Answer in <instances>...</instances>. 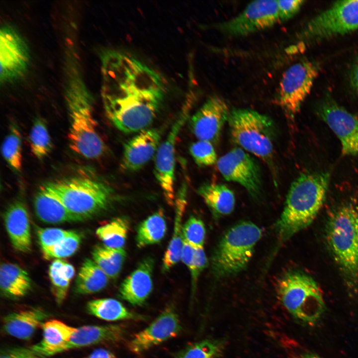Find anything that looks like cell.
<instances>
[{"label": "cell", "instance_id": "cell-35", "mask_svg": "<svg viewBox=\"0 0 358 358\" xmlns=\"http://www.w3.org/2000/svg\"><path fill=\"white\" fill-rule=\"evenodd\" d=\"M223 347L222 341L205 339L185 347L178 353L176 358H215Z\"/></svg>", "mask_w": 358, "mask_h": 358}, {"label": "cell", "instance_id": "cell-5", "mask_svg": "<svg viewBox=\"0 0 358 358\" xmlns=\"http://www.w3.org/2000/svg\"><path fill=\"white\" fill-rule=\"evenodd\" d=\"M262 231L250 221L239 223L223 235L211 257V269L217 278L236 274L246 268Z\"/></svg>", "mask_w": 358, "mask_h": 358}, {"label": "cell", "instance_id": "cell-30", "mask_svg": "<svg viewBox=\"0 0 358 358\" xmlns=\"http://www.w3.org/2000/svg\"><path fill=\"white\" fill-rule=\"evenodd\" d=\"M75 272L73 265L63 259L54 260L49 266L52 292L58 304H61L65 299Z\"/></svg>", "mask_w": 358, "mask_h": 358}, {"label": "cell", "instance_id": "cell-9", "mask_svg": "<svg viewBox=\"0 0 358 358\" xmlns=\"http://www.w3.org/2000/svg\"><path fill=\"white\" fill-rule=\"evenodd\" d=\"M358 29V0H341L312 18L301 32L304 40L317 41Z\"/></svg>", "mask_w": 358, "mask_h": 358}, {"label": "cell", "instance_id": "cell-6", "mask_svg": "<svg viewBox=\"0 0 358 358\" xmlns=\"http://www.w3.org/2000/svg\"><path fill=\"white\" fill-rule=\"evenodd\" d=\"M277 287L281 302L295 318L313 325L322 316L326 309L322 292L309 275L291 270L279 280Z\"/></svg>", "mask_w": 358, "mask_h": 358}, {"label": "cell", "instance_id": "cell-23", "mask_svg": "<svg viewBox=\"0 0 358 358\" xmlns=\"http://www.w3.org/2000/svg\"><path fill=\"white\" fill-rule=\"evenodd\" d=\"M41 327L42 340L30 348L41 358L60 353L62 348L70 341L77 329L56 319L47 321Z\"/></svg>", "mask_w": 358, "mask_h": 358}, {"label": "cell", "instance_id": "cell-29", "mask_svg": "<svg viewBox=\"0 0 358 358\" xmlns=\"http://www.w3.org/2000/svg\"><path fill=\"white\" fill-rule=\"evenodd\" d=\"M167 223L163 210L148 216L139 225L136 235V244L139 248L159 243L167 231Z\"/></svg>", "mask_w": 358, "mask_h": 358}, {"label": "cell", "instance_id": "cell-40", "mask_svg": "<svg viewBox=\"0 0 358 358\" xmlns=\"http://www.w3.org/2000/svg\"><path fill=\"white\" fill-rule=\"evenodd\" d=\"M277 1L279 22H284L294 16L305 2L302 0Z\"/></svg>", "mask_w": 358, "mask_h": 358}, {"label": "cell", "instance_id": "cell-28", "mask_svg": "<svg viewBox=\"0 0 358 358\" xmlns=\"http://www.w3.org/2000/svg\"><path fill=\"white\" fill-rule=\"evenodd\" d=\"M87 309L91 315L108 321L146 319L144 316L129 311L120 302L113 298L90 300L87 303Z\"/></svg>", "mask_w": 358, "mask_h": 358}, {"label": "cell", "instance_id": "cell-1", "mask_svg": "<svg viewBox=\"0 0 358 358\" xmlns=\"http://www.w3.org/2000/svg\"><path fill=\"white\" fill-rule=\"evenodd\" d=\"M101 90L106 115L126 133L145 129L155 119L165 95L163 81L152 68L122 52L102 56Z\"/></svg>", "mask_w": 358, "mask_h": 358}, {"label": "cell", "instance_id": "cell-20", "mask_svg": "<svg viewBox=\"0 0 358 358\" xmlns=\"http://www.w3.org/2000/svg\"><path fill=\"white\" fill-rule=\"evenodd\" d=\"M125 334V330L120 325L83 326L76 329L60 353L94 345L118 342L123 339Z\"/></svg>", "mask_w": 358, "mask_h": 358}, {"label": "cell", "instance_id": "cell-8", "mask_svg": "<svg viewBox=\"0 0 358 358\" xmlns=\"http://www.w3.org/2000/svg\"><path fill=\"white\" fill-rule=\"evenodd\" d=\"M68 95L70 148L86 159L100 158L106 153L107 147L98 133L90 98L86 93L77 95L70 92Z\"/></svg>", "mask_w": 358, "mask_h": 358}, {"label": "cell", "instance_id": "cell-46", "mask_svg": "<svg viewBox=\"0 0 358 358\" xmlns=\"http://www.w3.org/2000/svg\"><path fill=\"white\" fill-rule=\"evenodd\" d=\"M66 40L67 42L68 43V44L69 45H70L71 46H72L74 45V43L71 39H70L69 38H66Z\"/></svg>", "mask_w": 358, "mask_h": 358}, {"label": "cell", "instance_id": "cell-47", "mask_svg": "<svg viewBox=\"0 0 358 358\" xmlns=\"http://www.w3.org/2000/svg\"><path fill=\"white\" fill-rule=\"evenodd\" d=\"M73 55L76 59H80V57L78 56V55L76 53H75V52L73 53Z\"/></svg>", "mask_w": 358, "mask_h": 358}, {"label": "cell", "instance_id": "cell-4", "mask_svg": "<svg viewBox=\"0 0 358 358\" xmlns=\"http://www.w3.org/2000/svg\"><path fill=\"white\" fill-rule=\"evenodd\" d=\"M42 186L71 212L86 219L104 210L112 197V190L106 184L86 177L57 180Z\"/></svg>", "mask_w": 358, "mask_h": 358}, {"label": "cell", "instance_id": "cell-2", "mask_svg": "<svg viewBox=\"0 0 358 358\" xmlns=\"http://www.w3.org/2000/svg\"><path fill=\"white\" fill-rule=\"evenodd\" d=\"M329 181L328 173H306L292 182L275 225L279 244L313 222L324 204Z\"/></svg>", "mask_w": 358, "mask_h": 358}, {"label": "cell", "instance_id": "cell-22", "mask_svg": "<svg viewBox=\"0 0 358 358\" xmlns=\"http://www.w3.org/2000/svg\"><path fill=\"white\" fill-rule=\"evenodd\" d=\"M47 316V313L39 308L13 312L3 318V330L13 337L28 340L42 326Z\"/></svg>", "mask_w": 358, "mask_h": 358}, {"label": "cell", "instance_id": "cell-27", "mask_svg": "<svg viewBox=\"0 0 358 358\" xmlns=\"http://www.w3.org/2000/svg\"><path fill=\"white\" fill-rule=\"evenodd\" d=\"M109 277L92 260L86 259L78 273L75 287L80 294H89L99 292L107 285Z\"/></svg>", "mask_w": 358, "mask_h": 358}, {"label": "cell", "instance_id": "cell-26", "mask_svg": "<svg viewBox=\"0 0 358 358\" xmlns=\"http://www.w3.org/2000/svg\"><path fill=\"white\" fill-rule=\"evenodd\" d=\"M197 192L214 217L220 218L233 212L235 197L233 192L226 185L204 183L199 187Z\"/></svg>", "mask_w": 358, "mask_h": 358}, {"label": "cell", "instance_id": "cell-24", "mask_svg": "<svg viewBox=\"0 0 358 358\" xmlns=\"http://www.w3.org/2000/svg\"><path fill=\"white\" fill-rule=\"evenodd\" d=\"M33 204L38 218L47 223L55 224L86 220L71 212L59 200L50 195L42 186L34 196Z\"/></svg>", "mask_w": 358, "mask_h": 358}, {"label": "cell", "instance_id": "cell-44", "mask_svg": "<svg viewBox=\"0 0 358 358\" xmlns=\"http://www.w3.org/2000/svg\"><path fill=\"white\" fill-rule=\"evenodd\" d=\"M0 34L3 35L6 39L11 43L12 44V46L13 45V43L14 42V39L12 36L11 34L8 33H2L0 32Z\"/></svg>", "mask_w": 358, "mask_h": 358}, {"label": "cell", "instance_id": "cell-34", "mask_svg": "<svg viewBox=\"0 0 358 358\" xmlns=\"http://www.w3.org/2000/svg\"><path fill=\"white\" fill-rule=\"evenodd\" d=\"M30 149L37 158L42 159L51 152L53 143L45 120L37 118L34 122L29 135Z\"/></svg>", "mask_w": 358, "mask_h": 358}, {"label": "cell", "instance_id": "cell-25", "mask_svg": "<svg viewBox=\"0 0 358 358\" xmlns=\"http://www.w3.org/2000/svg\"><path fill=\"white\" fill-rule=\"evenodd\" d=\"M0 287L4 297L18 299L30 291L32 282L27 272L19 266L4 263L0 269Z\"/></svg>", "mask_w": 358, "mask_h": 358}, {"label": "cell", "instance_id": "cell-17", "mask_svg": "<svg viewBox=\"0 0 358 358\" xmlns=\"http://www.w3.org/2000/svg\"><path fill=\"white\" fill-rule=\"evenodd\" d=\"M162 130L146 128L129 140L124 145L121 166L124 171H137L156 155L160 145Z\"/></svg>", "mask_w": 358, "mask_h": 358}, {"label": "cell", "instance_id": "cell-10", "mask_svg": "<svg viewBox=\"0 0 358 358\" xmlns=\"http://www.w3.org/2000/svg\"><path fill=\"white\" fill-rule=\"evenodd\" d=\"M318 73V65L308 60L296 63L284 72L277 96L279 105L287 115L293 117L299 111Z\"/></svg>", "mask_w": 358, "mask_h": 358}, {"label": "cell", "instance_id": "cell-3", "mask_svg": "<svg viewBox=\"0 0 358 358\" xmlns=\"http://www.w3.org/2000/svg\"><path fill=\"white\" fill-rule=\"evenodd\" d=\"M326 244L335 262L350 283L358 281V204L336 207L325 226Z\"/></svg>", "mask_w": 358, "mask_h": 358}, {"label": "cell", "instance_id": "cell-7", "mask_svg": "<svg viewBox=\"0 0 358 358\" xmlns=\"http://www.w3.org/2000/svg\"><path fill=\"white\" fill-rule=\"evenodd\" d=\"M228 123L235 143L244 150L270 162L275 127L269 116L251 109L236 108L230 111Z\"/></svg>", "mask_w": 358, "mask_h": 358}, {"label": "cell", "instance_id": "cell-16", "mask_svg": "<svg viewBox=\"0 0 358 358\" xmlns=\"http://www.w3.org/2000/svg\"><path fill=\"white\" fill-rule=\"evenodd\" d=\"M181 327L178 314L172 307L166 308L147 328L134 335L128 342L129 350L141 354L176 337Z\"/></svg>", "mask_w": 358, "mask_h": 358}, {"label": "cell", "instance_id": "cell-19", "mask_svg": "<svg viewBox=\"0 0 358 358\" xmlns=\"http://www.w3.org/2000/svg\"><path fill=\"white\" fill-rule=\"evenodd\" d=\"M5 227L13 248L22 253L31 250V236L28 212L24 202L18 199L10 203L3 214Z\"/></svg>", "mask_w": 358, "mask_h": 358}, {"label": "cell", "instance_id": "cell-36", "mask_svg": "<svg viewBox=\"0 0 358 358\" xmlns=\"http://www.w3.org/2000/svg\"><path fill=\"white\" fill-rule=\"evenodd\" d=\"M82 241L81 235L73 231L71 234L55 245L41 249L46 260L62 259L71 256L78 250Z\"/></svg>", "mask_w": 358, "mask_h": 358}, {"label": "cell", "instance_id": "cell-13", "mask_svg": "<svg viewBox=\"0 0 358 358\" xmlns=\"http://www.w3.org/2000/svg\"><path fill=\"white\" fill-rule=\"evenodd\" d=\"M216 164L219 171L226 180L240 184L254 198L260 195L262 178L260 167L243 149H233L221 157Z\"/></svg>", "mask_w": 358, "mask_h": 358}, {"label": "cell", "instance_id": "cell-14", "mask_svg": "<svg viewBox=\"0 0 358 358\" xmlns=\"http://www.w3.org/2000/svg\"><path fill=\"white\" fill-rule=\"evenodd\" d=\"M318 115L340 140L343 155H358V119L330 97L319 104Z\"/></svg>", "mask_w": 358, "mask_h": 358}, {"label": "cell", "instance_id": "cell-31", "mask_svg": "<svg viewBox=\"0 0 358 358\" xmlns=\"http://www.w3.org/2000/svg\"><path fill=\"white\" fill-rule=\"evenodd\" d=\"M91 254L92 260L109 278H115L118 276L126 258L124 248H112L104 245H96Z\"/></svg>", "mask_w": 358, "mask_h": 358}, {"label": "cell", "instance_id": "cell-15", "mask_svg": "<svg viewBox=\"0 0 358 358\" xmlns=\"http://www.w3.org/2000/svg\"><path fill=\"white\" fill-rule=\"evenodd\" d=\"M229 107L221 97H209L191 116L190 127L198 140L216 142L222 128L228 122L230 113Z\"/></svg>", "mask_w": 358, "mask_h": 358}, {"label": "cell", "instance_id": "cell-37", "mask_svg": "<svg viewBox=\"0 0 358 358\" xmlns=\"http://www.w3.org/2000/svg\"><path fill=\"white\" fill-rule=\"evenodd\" d=\"M183 240L194 248H203L206 230L203 221L199 218L190 216L183 226Z\"/></svg>", "mask_w": 358, "mask_h": 358}, {"label": "cell", "instance_id": "cell-33", "mask_svg": "<svg viewBox=\"0 0 358 358\" xmlns=\"http://www.w3.org/2000/svg\"><path fill=\"white\" fill-rule=\"evenodd\" d=\"M1 149L2 156L8 165L14 171L20 172L22 164L21 138L15 124H10Z\"/></svg>", "mask_w": 358, "mask_h": 358}, {"label": "cell", "instance_id": "cell-21", "mask_svg": "<svg viewBox=\"0 0 358 358\" xmlns=\"http://www.w3.org/2000/svg\"><path fill=\"white\" fill-rule=\"evenodd\" d=\"M187 187L183 182L179 190L175 201V214L173 233L165 253L162 270L167 272L180 260L183 244L182 218L187 205Z\"/></svg>", "mask_w": 358, "mask_h": 358}, {"label": "cell", "instance_id": "cell-39", "mask_svg": "<svg viewBox=\"0 0 358 358\" xmlns=\"http://www.w3.org/2000/svg\"><path fill=\"white\" fill-rule=\"evenodd\" d=\"M36 231L41 249L55 245L73 232L60 228L40 227H37Z\"/></svg>", "mask_w": 358, "mask_h": 358}, {"label": "cell", "instance_id": "cell-41", "mask_svg": "<svg viewBox=\"0 0 358 358\" xmlns=\"http://www.w3.org/2000/svg\"><path fill=\"white\" fill-rule=\"evenodd\" d=\"M194 257L193 267L190 272L192 291L195 289L198 278L207 265V259L203 248H194Z\"/></svg>", "mask_w": 358, "mask_h": 358}, {"label": "cell", "instance_id": "cell-18", "mask_svg": "<svg viewBox=\"0 0 358 358\" xmlns=\"http://www.w3.org/2000/svg\"><path fill=\"white\" fill-rule=\"evenodd\" d=\"M154 261L148 257L142 260L136 268L122 282L120 297L133 306L144 304L152 291Z\"/></svg>", "mask_w": 358, "mask_h": 358}, {"label": "cell", "instance_id": "cell-43", "mask_svg": "<svg viewBox=\"0 0 358 358\" xmlns=\"http://www.w3.org/2000/svg\"><path fill=\"white\" fill-rule=\"evenodd\" d=\"M351 85L358 94V59L355 62L350 73Z\"/></svg>", "mask_w": 358, "mask_h": 358}, {"label": "cell", "instance_id": "cell-45", "mask_svg": "<svg viewBox=\"0 0 358 358\" xmlns=\"http://www.w3.org/2000/svg\"><path fill=\"white\" fill-rule=\"evenodd\" d=\"M301 358H322L319 356L312 353L306 354L303 355Z\"/></svg>", "mask_w": 358, "mask_h": 358}, {"label": "cell", "instance_id": "cell-42", "mask_svg": "<svg viewBox=\"0 0 358 358\" xmlns=\"http://www.w3.org/2000/svg\"><path fill=\"white\" fill-rule=\"evenodd\" d=\"M0 358H41L30 349L11 347L1 351Z\"/></svg>", "mask_w": 358, "mask_h": 358}, {"label": "cell", "instance_id": "cell-32", "mask_svg": "<svg viewBox=\"0 0 358 358\" xmlns=\"http://www.w3.org/2000/svg\"><path fill=\"white\" fill-rule=\"evenodd\" d=\"M129 229V222L124 217H116L100 226L96 235L104 246L115 249L123 248Z\"/></svg>", "mask_w": 358, "mask_h": 358}, {"label": "cell", "instance_id": "cell-38", "mask_svg": "<svg viewBox=\"0 0 358 358\" xmlns=\"http://www.w3.org/2000/svg\"><path fill=\"white\" fill-rule=\"evenodd\" d=\"M189 151L195 163L207 167L217 163V154L211 142L198 140L190 145Z\"/></svg>", "mask_w": 358, "mask_h": 358}, {"label": "cell", "instance_id": "cell-11", "mask_svg": "<svg viewBox=\"0 0 358 358\" xmlns=\"http://www.w3.org/2000/svg\"><path fill=\"white\" fill-rule=\"evenodd\" d=\"M191 102L187 101L173 123L167 137L161 143L155 155L154 174L167 202L175 204L176 145L182 127L189 116Z\"/></svg>", "mask_w": 358, "mask_h": 358}, {"label": "cell", "instance_id": "cell-12", "mask_svg": "<svg viewBox=\"0 0 358 358\" xmlns=\"http://www.w3.org/2000/svg\"><path fill=\"white\" fill-rule=\"evenodd\" d=\"M278 23L277 1L258 0L249 3L238 15L218 24L217 27L227 36L242 37L269 28Z\"/></svg>", "mask_w": 358, "mask_h": 358}]
</instances>
